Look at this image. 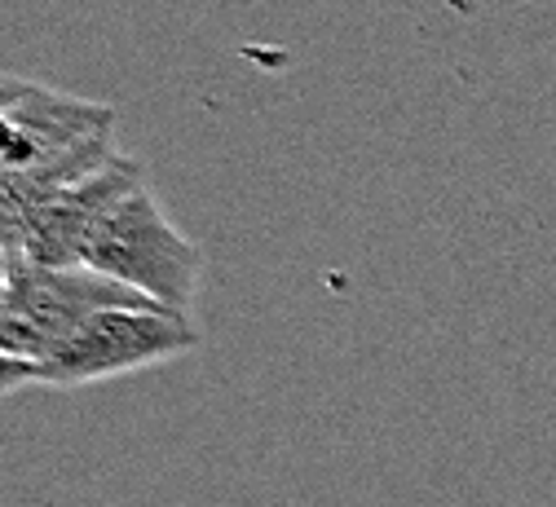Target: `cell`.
<instances>
[{
  "label": "cell",
  "instance_id": "cell-1",
  "mask_svg": "<svg viewBox=\"0 0 556 507\" xmlns=\"http://www.w3.org/2000/svg\"><path fill=\"white\" fill-rule=\"evenodd\" d=\"M76 265L132 287L173 314H190L203 282V252L168 221L151 181L106 207L80 243Z\"/></svg>",
  "mask_w": 556,
  "mask_h": 507
},
{
  "label": "cell",
  "instance_id": "cell-2",
  "mask_svg": "<svg viewBox=\"0 0 556 507\" xmlns=\"http://www.w3.org/2000/svg\"><path fill=\"white\" fill-rule=\"evenodd\" d=\"M203 344V331L190 314H173L164 305H111L85 318L40 367V389H85L98 380H119L132 371L164 367Z\"/></svg>",
  "mask_w": 556,
  "mask_h": 507
},
{
  "label": "cell",
  "instance_id": "cell-4",
  "mask_svg": "<svg viewBox=\"0 0 556 507\" xmlns=\"http://www.w3.org/2000/svg\"><path fill=\"white\" fill-rule=\"evenodd\" d=\"M10 309V265H0V322H5Z\"/></svg>",
  "mask_w": 556,
  "mask_h": 507
},
{
  "label": "cell",
  "instance_id": "cell-3",
  "mask_svg": "<svg viewBox=\"0 0 556 507\" xmlns=\"http://www.w3.org/2000/svg\"><path fill=\"white\" fill-rule=\"evenodd\" d=\"M5 265H10V309L5 322H0V353L27 362L31 376L98 309L155 305L142 292H132V287L80 265H40L27 256H5Z\"/></svg>",
  "mask_w": 556,
  "mask_h": 507
}]
</instances>
